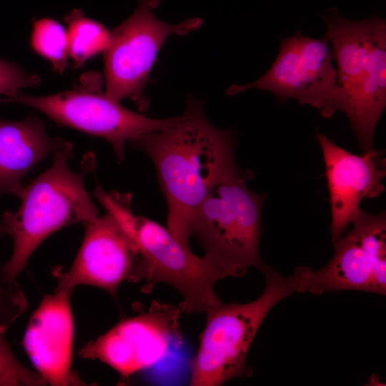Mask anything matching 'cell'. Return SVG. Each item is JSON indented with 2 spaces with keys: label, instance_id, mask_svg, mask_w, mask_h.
<instances>
[{
  "label": "cell",
  "instance_id": "6da1fadb",
  "mask_svg": "<svg viewBox=\"0 0 386 386\" xmlns=\"http://www.w3.org/2000/svg\"><path fill=\"white\" fill-rule=\"evenodd\" d=\"M130 143L152 161L167 204V229L190 248L198 208L217 183L239 169L234 134L212 125L203 102L192 99L172 124Z\"/></svg>",
  "mask_w": 386,
  "mask_h": 386
},
{
  "label": "cell",
  "instance_id": "7a4b0ae2",
  "mask_svg": "<svg viewBox=\"0 0 386 386\" xmlns=\"http://www.w3.org/2000/svg\"><path fill=\"white\" fill-rule=\"evenodd\" d=\"M321 16L337 74L332 111L347 117L362 152L370 151L386 107L385 21L376 14L353 21L336 9Z\"/></svg>",
  "mask_w": 386,
  "mask_h": 386
},
{
  "label": "cell",
  "instance_id": "3957f363",
  "mask_svg": "<svg viewBox=\"0 0 386 386\" xmlns=\"http://www.w3.org/2000/svg\"><path fill=\"white\" fill-rule=\"evenodd\" d=\"M310 269L300 266L286 276L266 265L262 270L264 289L257 298L247 303L222 301L207 310L205 327L192 360L189 385L220 386L250 376L247 356L259 327L278 302L295 292L304 293Z\"/></svg>",
  "mask_w": 386,
  "mask_h": 386
},
{
  "label": "cell",
  "instance_id": "277c9868",
  "mask_svg": "<svg viewBox=\"0 0 386 386\" xmlns=\"http://www.w3.org/2000/svg\"><path fill=\"white\" fill-rule=\"evenodd\" d=\"M72 149L71 143L62 140L53 152L51 167L24 187L19 209L6 212L1 219L14 241L12 254L0 276L6 284H17L31 254L51 234L71 224H86L99 216L84 186L90 165L81 172L70 169Z\"/></svg>",
  "mask_w": 386,
  "mask_h": 386
},
{
  "label": "cell",
  "instance_id": "5b68a950",
  "mask_svg": "<svg viewBox=\"0 0 386 386\" xmlns=\"http://www.w3.org/2000/svg\"><path fill=\"white\" fill-rule=\"evenodd\" d=\"M95 197L112 212L131 234L142 258L143 292L149 293L160 283L175 289L182 296V312H204L222 302L216 283L224 279L203 257L192 253L160 224L134 213L128 195L107 194L102 188Z\"/></svg>",
  "mask_w": 386,
  "mask_h": 386
},
{
  "label": "cell",
  "instance_id": "8992f818",
  "mask_svg": "<svg viewBox=\"0 0 386 386\" xmlns=\"http://www.w3.org/2000/svg\"><path fill=\"white\" fill-rule=\"evenodd\" d=\"M251 171L239 169L217 183L198 208L192 225L204 257L224 278L240 277L249 267L261 271V213L266 194L252 192Z\"/></svg>",
  "mask_w": 386,
  "mask_h": 386
},
{
  "label": "cell",
  "instance_id": "52a82bcc",
  "mask_svg": "<svg viewBox=\"0 0 386 386\" xmlns=\"http://www.w3.org/2000/svg\"><path fill=\"white\" fill-rule=\"evenodd\" d=\"M159 0H139L134 13L112 31L104 51L106 95L115 102L131 99L147 108L144 94L159 51L172 34L184 35L202 24L199 18L168 24L157 18L154 10Z\"/></svg>",
  "mask_w": 386,
  "mask_h": 386
},
{
  "label": "cell",
  "instance_id": "ba28073f",
  "mask_svg": "<svg viewBox=\"0 0 386 386\" xmlns=\"http://www.w3.org/2000/svg\"><path fill=\"white\" fill-rule=\"evenodd\" d=\"M280 41L269 69L253 82L231 85L227 95L254 89L269 91L279 102L294 99L330 118L334 114L332 104L337 74L328 38L314 39L299 31L291 36H282Z\"/></svg>",
  "mask_w": 386,
  "mask_h": 386
},
{
  "label": "cell",
  "instance_id": "9c48e42d",
  "mask_svg": "<svg viewBox=\"0 0 386 386\" xmlns=\"http://www.w3.org/2000/svg\"><path fill=\"white\" fill-rule=\"evenodd\" d=\"M0 102L29 106L59 123L104 138L112 145L119 162L124 158L127 142L165 128L177 118L153 119L136 113L95 87L80 86L44 96L17 93L0 98Z\"/></svg>",
  "mask_w": 386,
  "mask_h": 386
},
{
  "label": "cell",
  "instance_id": "30bf717a",
  "mask_svg": "<svg viewBox=\"0 0 386 386\" xmlns=\"http://www.w3.org/2000/svg\"><path fill=\"white\" fill-rule=\"evenodd\" d=\"M334 243L335 253L322 268L310 269L304 292L360 291L386 295V215L362 210Z\"/></svg>",
  "mask_w": 386,
  "mask_h": 386
},
{
  "label": "cell",
  "instance_id": "8fae6325",
  "mask_svg": "<svg viewBox=\"0 0 386 386\" xmlns=\"http://www.w3.org/2000/svg\"><path fill=\"white\" fill-rule=\"evenodd\" d=\"M179 306L154 302L140 314L124 319L79 352L99 360L123 378L153 367L181 339Z\"/></svg>",
  "mask_w": 386,
  "mask_h": 386
},
{
  "label": "cell",
  "instance_id": "7c38bea8",
  "mask_svg": "<svg viewBox=\"0 0 386 386\" xmlns=\"http://www.w3.org/2000/svg\"><path fill=\"white\" fill-rule=\"evenodd\" d=\"M81 246L67 271L60 267L52 274L59 291L79 285L101 288L116 296L122 282H141L142 258L131 234L111 212L85 224Z\"/></svg>",
  "mask_w": 386,
  "mask_h": 386
},
{
  "label": "cell",
  "instance_id": "4fadbf2b",
  "mask_svg": "<svg viewBox=\"0 0 386 386\" xmlns=\"http://www.w3.org/2000/svg\"><path fill=\"white\" fill-rule=\"evenodd\" d=\"M315 138L324 158L334 243L362 212L360 207L362 201L383 192L385 159L381 151L375 149L355 154L335 144L321 132H317Z\"/></svg>",
  "mask_w": 386,
  "mask_h": 386
},
{
  "label": "cell",
  "instance_id": "5bb4252c",
  "mask_svg": "<svg viewBox=\"0 0 386 386\" xmlns=\"http://www.w3.org/2000/svg\"><path fill=\"white\" fill-rule=\"evenodd\" d=\"M72 291L44 296L31 316L22 344L38 372L51 385L84 382L72 370L74 321Z\"/></svg>",
  "mask_w": 386,
  "mask_h": 386
},
{
  "label": "cell",
  "instance_id": "9a60e30c",
  "mask_svg": "<svg viewBox=\"0 0 386 386\" xmlns=\"http://www.w3.org/2000/svg\"><path fill=\"white\" fill-rule=\"evenodd\" d=\"M61 141L49 137L36 117L21 121L0 119V196L11 194L21 197L23 177Z\"/></svg>",
  "mask_w": 386,
  "mask_h": 386
},
{
  "label": "cell",
  "instance_id": "2e32d148",
  "mask_svg": "<svg viewBox=\"0 0 386 386\" xmlns=\"http://www.w3.org/2000/svg\"><path fill=\"white\" fill-rule=\"evenodd\" d=\"M64 20L68 24L69 54L76 66L108 48L111 31L99 22L86 17L81 10L74 9Z\"/></svg>",
  "mask_w": 386,
  "mask_h": 386
},
{
  "label": "cell",
  "instance_id": "e0dca14e",
  "mask_svg": "<svg viewBox=\"0 0 386 386\" xmlns=\"http://www.w3.org/2000/svg\"><path fill=\"white\" fill-rule=\"evenodd\" d=\"M31 43L36 53L51 63L55 71L65 70L69 55L67 32L58 21L49 18L36 20Z\"/></svg>",
  "mask_w": 386,
  "mask_h": 386
},
{
  "label": "cell",
  "instance_id": "ac0fdd59",
  "mask_svg": "<svg viewBox=\"0 0 386 386\" xmlns=\"http://www.w3.org/2000/svg\"><path fill=\"white\" fill-rule=\"evenodd\" d=\"M46 382L39 373L23 365L12 352L5 332L0 331V386H40Z\"/></svg>",
  "mask_w": 386,
  "mask_h": 386
},
{
  "label": "cell",
  "instance_id": "d6986e66",
  "mask_svg": "<svg viewBox=\"0 0 386 386\" xmlns=\"http://www.w3.org/2000/svg\"><path fill=\"white\" fill-rule=\"evenodd\" d=\"M7 234L2 219L0 237ZM26 298L18 284H9L0 278V331L6 332L9 327L27 309Z\"/></svg>",
  "mask_w": 386,
  "mask_h": 386
},
{
  "label": "cell",
  "instance_id": "ffe728a7",
  "mask_svg": "<svg viewBox=\"0 0 386 386\" xmlns=\"http://www.w3.org/2000/svg\"><path fill=\"white\" fill-rule=\"evenodd\" d=\"M39 78L20 66L0 59V95L8 96L19 93L21 89L39 84Z\"/></svg>",
  "mask_w": 386,
  "mask_h": 386
}]
</instances>
